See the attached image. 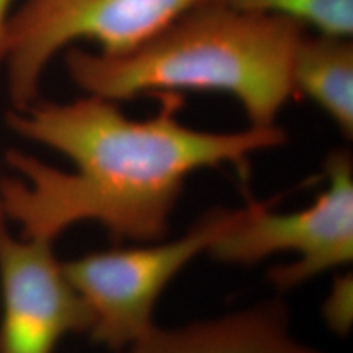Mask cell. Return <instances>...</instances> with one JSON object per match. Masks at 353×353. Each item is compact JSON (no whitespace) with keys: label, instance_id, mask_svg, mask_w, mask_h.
Masks as SVG:
<instances>
[{"label":"cell","instance_id":"1","mask_svg":"<svg viewBox=\"0 0 353 353\" xmlns=\"http://www.w3.org/2000/svg\"><path fill=\"white\" fill-rule=\"evenodd\" d=\"M156 95L157 113L145 120L92 94L65 103L34 101L8 113L17 134L63 154L74 165L65 172L30 154H7L8 165L21 176L0 179V210L19 224L21 236L52 242L90 221L114 241H161L190 175L223 165L245 175L254 154L286 143L280 125L196 130L180 120L182 94Z\"/></svg>","mask_w":353,"mask_h":353},{"label":"cell","instance_id":"2","mask_svg":"<svg viewBox=\"0 0 353 353\" xmlns=\"http://www.w3.org/2000/svg\"><path fill=\"white\" fill-rule=\"evenodd\" d=\"M306 28L278 15L200 2L120 56L72 48L69 77L85 94L120 101L162 92H221L249 126L278 125L293 97L291 63Z\"/></svg>","mask_w":353,"mask_h":353},{"label":"cell","instance_id":"3","mask_svg":"<svg viewBox=\"0 0 353 353\" xmlns=\"http://www.w3.org/2000/svg\"><path fill=\"white\" fill-rule=\"evenodd\" d=\"M239 210H214L201 216L183 236L138 247L82 255L63 263L65 276L92 316L88 335L108 350H128L154 325V309L187 265L229 231Z\"/></svg>","mask_w":353,"mask_h":353},{"label":"cell","instance_id":"4","mask_svg":"<svg viewBox=\"0 0 353 353\" xmlns=\"http://www.w3.org/2000/svg\"><path fill=\"white\" fill-rule=\"evenodd\" d=\"M201 0H25L8 21L3 68L13 110L34 103L57 52L90 41L101 54L138 48Z\"/></svg>","mask_w":353,"mask_h":353},{"label":"cell","instance_id":"5","mask_svg":"<svg viewBox=\"0 0 353 353\" xmlns=\"http://www.w3.org/2000/svg\"><path fill=\"white\" fill-rule=\"evenodd\" d=\"M325 187L306 208L275 213L265 203H249L241 218L208 249L223 263L254 265L293 252V263L270 272L278 290H291L353 259V161L347 149L325 157Z\"/></svg>","mask_w":353,"mask_h":353},{"label":"cell","instance_id":"6","mask_svg":"<svg viewBox=\"0 0 353 353\" xmlns=\"http://www.w3.org/2000/svg\"><path fill=\"white\" fill-rule=\"evenodd\" d=\"M0 353H54L70 334H88L92 316L65 276L52 242L15 237L0 210Z\"/></svg>","mask_w":353,"mask_h":353},{"label":"cell","instance_id":"7","mask_svg":"<svg viewBox=\"0 0 353 353\" xmlns=\"http://www.w3.org/2000/svg\"><path fill=\"white\" fill-rule=\"evenodd\" d=\"M128 353H324L294 339L281 303H263L183 327L157 325Z\"/></svg>","mask_w":353,"mask_h":353},{"label":"cell","instance_id":"8","mask_svg":"<svg viewBox=\"0 0 353 353\" xmlns=\"http://www.w3.org/2000/svg\"><path fill=\"white\" fill-rule=\"evenodd\" d=\"M291 85L353 138V37L304 33L293 54Z\"/></svg>","mask_w":353,"mask_h":353},{"label":"cell","instance_id":"9","mask_svg":"<svg viewBox=\"0 0 353 353\" xmlns=\"http://www.w3.org/2000/svg\"><path fill=\"white\" fill-rule=\"evenodd\" d=\"M250 13L290 19L316 33L353 37V0H201Z\"/></svg>","mask_w":353,"mask_h":353},{"label":"cell","instance_id":"10","mask_svg":"<svg viewBox=\"0 0 353 353\" xmlns=\"http://www.w3.org/2000/svg\"><path fill=\"white\" fill-rule=\"evenodd\" d=\"M330 329L337 334H347L352 324V280H339L324 307Z\"/></svg>","mask_w":353,"mask_h":353},{"label":"cell","instance_id":"11","mask_svg":"<svg viewBox=\"0 0 353 353\" xmlns=\"http://www.w3.org/2000/svg\"><path fill=\"white\" fill-rule=\"evenodd\" d=\"M15 0H0V65H3L7 52V34L8 21H10Z\"/></svg>","mask_w":353,"mask_h":353}]
</instances>
